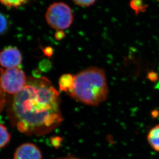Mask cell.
Masks as SVG:
<instances>
[{
    "label": "cell",
    "mask_w": 159,
    "mask_h": 159,
    "mask_svg": "<svg viewBox=\"0 0 159 159\" xmlns=\"http://www.w3.org/2000/svg\"><path fill=\"white\" fill-rule=\"evenodd\" d=\"M60 94L44 77H28L26 85L14 95L8 107L11 121L26 135H43L63 121Z\"/></svg>",
    "instance_id": "6da1fadb"
},
{
    "label": "cell",
    "mask_w": 159,
    "mask_h": 159,
    "mask_svg": "<svg viewBox=\"0 0 159 159\" xmlns=\"http://www.w3.org/2000/svg\"><path fill=\"white\" fill-rule=\"evenodd\" d=\"M108 93L104 70L91 67L75 75L74 87L68 95L84 104L97 106L106 100Z\"/></svg>",
    "instance_id": "7a4b0ae2"
},
{
    "label": "cell",
    "mask_w": 159,
    "mask_h": 159,
    "mask_svg": "<svg viewBox=\"0 0 159 159\" xmlns=\"http://www.w3.org/2000/svg\"><path fill=\"white\" fill-rule=\"evenodd\" d=\"M46 19L49 26L58 31L69 28L74 20L72 10L63 2H55L48 8Z\"/></svg>",
    "instance_id": "3957f363"
},
{
    "label": "cell",
    "mask_w": 159,
    "mask_h": 159,
    "mask_svg": "<svg viewBox=\"0 0 159 159\" xmlns=\"http://www.w3.org/2000/svg\"><path fill=\"white\" fill-rule=\"evenodd\" d=\"M0 87L11 95H16L26 85L27 78L21 69L18 68L0 69Z\"/></svg>",
    "instance_id": "277c9868"
},
{
    "label": "cell",
    "mask_w": 159,
    "mask_h": 159,
    "mask_svg": "<svg viewBox=\"0 0 159 159\" xmlns=\"http://www.w3.org/2000/svg\"><path fill=\"white\" fill-rule=\"evenodd\" d=\"M22 61L21 53L17 48L8 47L0 52V65L6 69L18 67Z\"/></svg>",
    "instance_id": "5b68a950"
},
{
    "label": "cell",
    "mask_w": 159,
    "mask_h": 159,
    "mask_svg": "<svg viewBox=\"0 0 159 159\" xmlns=\"http://www.w3.org/2000/svg\"><path fill=\"white\" fill-rule=\"evenodd\" d=\"M42 153L36 146L25 143L19 146L14 153V159H42Z\"/></svg>",
    "instance_id": "8992f818"
},
{
    "label": "cell",
    "mask_w": 159,
    "mask_h": 159,
    "mask_svg": "<svg viewBox=\"0 0 159 159\" xmlns=\"http://www.w3.org/2000/svg\"><path fill=\"white\" fill-rule=\"evenodd\" d=\"M75 82V75L71 74H64L58 81L59 89L61 91L68 93L72 90Z\"/></svg>",
    "instance_id": "52a82bcc"
},
{
    "label": "cell",
    "mask_w": 159,
    "mask_h": 159,
    "mask_svg": "<svg viewBox=\"0 0 159 159\" xmlns=\"http://www.w3.org/2000/svg\"><path fill=\"white\" fill-rule=\"evenodd\" d=\"M147 141L153 150L159 152V125L151 129L147 136Z\"/></svg>",
    "instance_id": "ba28073f"
},
{
    "label": "cell",
    "mask_w": 159,
    "mask_h": 159,
    "mask_svg": "<svg viewBox=\"0 0 159 159\" xmlns=\"http://www.w3.org/2000/svg\"><path fill=\"white\" fill-rule=\"evenodd\" d=\"M11 139V135L4 125L0 124V148L4 147Z\"/></svg>",
    "instance_id": "9c48e42d"
},
{
    "label": "cell",
    "mask_w": 159,
    "mask_h": 159,
    "mask_svg": "<svg viewBox=\"0 0 159 159\" xmlns=\"http://www.w3.org/2000/svg\"><path fill=\"white\" fill-rule=\"evenodd\" d=\"M31 0H0V3L9 8H16L25 4Z\"/></svg>",
    "instance_id": "30bf717a"
},
{
    "label": "cell",
    "mask_w": 159,
    "mask_h": 159,
    "mask_svg": "<svg viewBox=\"0 0 159 159\" xmlns=\"http://www.w3.org/2000/svg\"><path fill=\"white\" fill-rule=\"evenodd\" d=\"M130 6L136 14H139V12H144L148 7L143 3L142 0H131Z\"/></svg>",
    "instance_id": "8fae6325"
},
{
    "label": "cell",
    "mask_w": 159,
    "mask_h": 159,
    "mask_svg": "<svg viewBox=\"0 0 159 159\" xmlns=\"http://www.w3.org/2000/svg\"><path fill=\"white\" fill-rule=\"evenodd\" d=\"M8 28V21L6 17L0 13V35L5 32Z\"/></svg>",
    "instance_id": "7c38bea8"
},
{
    "label": "cell",
    "mask_w": 159,
    "mask_h": 159,
    "mask_svg": "<svg viewBox=\"0 0 159 159\" xmlns=\"http://www.w3.org/2000/svg\"><path fill=\"white\" fill-rule=\"evenodd\" d=\"M51 67H52L51 63L48 60H43L42 61H40L39 65V69L41 71H45V72L49 71L51 68Z\"/></svg>",
    "instance_id": "4fadbf2b"
},
{
    "label": "cell",
    "mask_w": 159,
    "mask_h": 159,
    "mask_svg": "<svg viewBox=\"0 0 159 159\" xmlns=\"http://www.w3.org/2000/svg\"><path fill=\"white\" fill-rule=\"evenodd\" d=\"M50 140L52 145L55 148L57 149L61 145L63 139L60 136H55L51 138Z\"/></svg>",
    "instance_id": "5bb4252c"
},
{
    "label": "cell",
    "mask_w": 159,
    "mask_h": 159,
    "mask_svg": "<svg viewBox=\"0 0 159 159\" xmlns=\"http://www.w3.org/2000/svg\"><path fill=\"white\" fill-rule=\"evenodd\" d=\"M73 1L79 6L88 7L94 4L96 0H73Z\"/></svg>",
    "instance_id": "9a60e30c"
},
{
    "label": "cell",
    "mask_w": 159,
    "mask_h": 159,
    "mask_svg": "<svg viewBox=\"0 0 159 159\" xmlns=\"http://www.w3.org/2000/svg\"><path fill=\"white\" fill-rule=\"evenodd\" d=\"M44 53L46 55H47L48 57H51L52 54L53 53V50L51 48H46V49H44Z\"/></svg>",
    "instance_id": "2e32d148"
},
{
    "label": "cell",
    "mask_w": 159,
    "mask_h": 159,
    "mask_svg": "<svg viewBox=\"0 0 159 159\" xmlns=\"http://www.w3.org/2000/svg\"><path fill=\"white\" fill-rule=\"evenodd\" d=\"M148 78L151 81H155L157 78V75L156 74L154 73V72H150L148 75Z\"/></svg>",
    "instance_id": "e0dca14e"
},
{
    "label": "cell",
    "mask_w": 159,
    "mask_h": 159,
    "mask_svg": "<svg viewBox=\"0 0 159 159\" xmlns=\"http://www.w3.org/2000/svg\"><path fill=\"white\" fill-rule=\"evenodd\" d=\"M64 33L61 31H58L56 33V35H55L56 38L57 39H63V37H64Z\"/></svg>",
    "instance_id": "ac0fdd59"
},
{
    "label": "cell",
    "mask_w": 159,
    "mask_h": 159,
    "mask_svg": "<svg viewBox=\"0 0 159 159\" xmlns=\"http://www.w3.org/2000/svg\"><path fill=\"white\" fill-rule=\"evenodd\" d=\"M57 159H81L80 158H77L75 157L72 156H67L62 157V158H58Z\"/></svg>",
    "instance_id": "d6986e66"
},
{
    "label": "cell",
    "mask_w": 159,
    "mask_h": 159,
    "mask_svg": "<svg viewBox=\"0 0 159 159\" xmlns=\"http://www.w3.org/2000/svg\"><path fill=\"white\" fill-rule=\"evenodd\" d=\"M158 1H159V0H158Z\"/></svg>",
    "instance_id": "ffe728a7"
}]
</instances>
